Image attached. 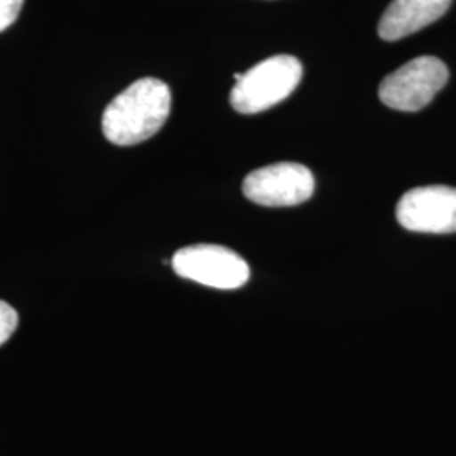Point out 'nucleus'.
I'll use <instances>...</instances> for the list:
<instances>
[{"mask_svg":"<svg viewBox=\"0 0 456 456\" xmlns=\"http://www.w3.org/2000/svg\"><path fill=\"white\" fill-rule=\"evenodd\" d=\"M452 0H392L379 20L377 33L384 41H399L438 20Z\"/></svg>","mask_w":456,"mask_h":456,"instance_id":"nucleus-7","label":"nucleus"},{"mask_svg":"<svg viewBox=\"0 0 456 456\" xmlns=\"http://www.w3.org/2000/svg\"><path fill=\"white\" fill-rule=\"evenodd\" d=\"M448 66L435 56H419L387 75L379 86L384 105L401 112L424 109L448 83Z\"/></svg>","mask_w":456,"mask_h":456,"instance_id":"nucleus-3","label":"nucleus"},{"mask_svg":"<svg viewBox=\"0 0 456 456\" xmlns=\"http://www.w3.org/2000/svg\"><path fill=\"white\" fill-rule=\"evenodd\" d=\"M169 112V86L158 78H141L107 105L103 135L115 146L141 144L163 129Z\"/></svg>","mask_w":456,"mask_h":456,"instance_id":"nucleus-1","label":"nucleus"},{"mask_svg":"<svg viewBox=\"0 0 456 456\" xmlns=\"http://www.w3.org/2000/svg\"><path fill=\"white\" fill-rule=\"evenodd\" d=\"M242 190L250 201L262 207H294L313 196L314 176L303 164H271L247 175Z\"/></svg>","mask_w":456,"mask_h":456,"instance_id":"nucleus-5","label":"nucleus"},{"mask_svg":"<svg viewBox=\"0 0 456 456\" xmlns=\"http://www.w3.org/2000/svg\"><path fill=\"white\" fill-rule=\"evenodd\" d=\"M22 5L24 0H0V33L16 22Z\"/></svg>","mask_w":456,"mask_h":456,"instance_id":"nucleus-9","label":"nucleus"},{"mask_svg":"<svg viewBox=\"0 0 456 456\" xmlns=\"http://www.w3.org/2000/svg\"><path fill=\"white\" fill-rule=\"evenodd\" d=\"M173 269L180 277L215 289H239L250 277V267L224 245L196 244L178 250Z\"/></svg>","mask_w":456,"mask_h":456,"instance_id":"nucleus-4","label":"nucleus"},{"mask_svg":"<svg viewBox=\"0 0 456 456\" xmlns=\"http://www.w3.org/2000/svg\"><path fill=\"white\" fill-rule=\"evenodd\" d=\"M17 323H19L17 311L5 301H0V346L14 335Z\"/></svg>","mask_w":456,"mask_h":456,"instance_id":"nucleus-8","label":"nucleus"},{"mask_svg":"<svg viewBox=\"0 0 456 456\" xmlns=\"http://www.w3.org/2000/svg\"><path fill=\"white\" fill-rule=\"evenodd\" d=\"M303 65L289 54H277L252 66L235 82L230 103L239 114L264 112L289 97L301 82Z\"/></svg>","mask_w":456,"mask_h":456,"instance_id":"nucleus-2","label":"nucleus"},{"mask_svg":"<svg viewBox=\"0 0 456 456\" xmlns=\"http://www.w3.org/2000/svg\"><path fill=\"white\" fill-rule=\"evenodd\" d=\"M395 216L401 227L421 233H455L456 188L419 186L409 190L397 203Z\"/></svg>","mask_w":456,"mask_h":456,"instance_id":"nucleus-6","label":"nucleus"}]
</instances>
